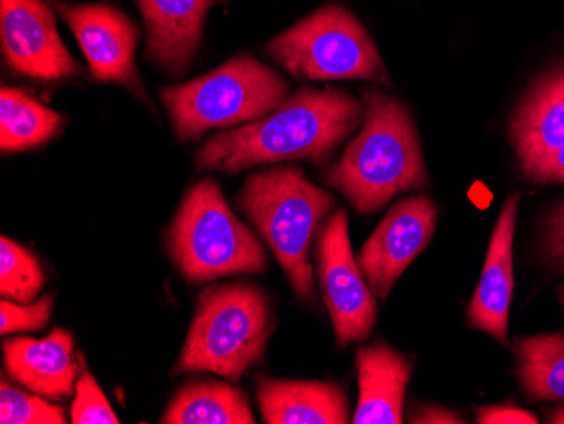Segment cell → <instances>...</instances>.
Wrapping results in <instances>:
<instances>
[{
    "mask_svg": "<svg viewBox=\"0 0 564 424\" xmlns=\"http://www.w3.org/2000/svg\"><path fill=\"white\" fill-rule=\"evenodd\" d=\"M362 113L345 91L303 88L264 119L208 139L196 163L230 173L288 160L323 163L358 128Z\"/></svg>",
    "mask_w": 564,
    "mask_h": 424,
    "instance_id": "6da1fadb",
    "label": "cell"
},
{
    "mask_svg": "<svg viewBox=\"0 0 564 424\" xmlns=\"http://www.w3.org/2000/svg\"><path fill=\"white\" fill-rule=\"evenodd\" d=\"M325 180L360 214L380 210L398 193L423 188V153L405 107L377 88L366 90L362 132Z\"/></svg>",
    "mask_w": 564,
    "mask_h": 424,
    "instance_id": "7a4b0ae2",
    "label": "cell"
},
{
    "mask_svg": "<svg viewBox=\"0 0 564 424\" xmlns=\"http://www.w3.org/2000/svg\"><path fill=\"white\" fill-rule=\"evenodd\" d=\"M239 208L261 233L303 302L315 300L310 251L333 196L313 185L300 167H272L252 174L240 193Z\"/></svg>",
    "mask_w": 564,
    "mask_h": 424,
    "instance_id": "3957f363",
    "label": "cell"
},
{
    "mask_svg": "<svg viewBox=\"0 0 564 424\" xmlns=\"http://www.w3.org/2000/svg\"><path fill=\"white\" fill-rule=\"evenodd\" d=\"M274 328V312L258 284L208 287L199 294L173 376L212 372L228 381H240L264 357Z\"/></svg>",
    "mask_w": 564,
    "mask_h": 424,
    "instance_id": "277c9868",
    "label": "cell"
},
{
    "mask_svg": "<svg viewBox=\"0 0 564 424\" xmlns=\"http://www.w3.org/2000/svg\"><path fill=\"white\" fill-rule=\"evenodd\" d=\"M167 246L174 264L192 283L261 274L268 268L258 237L234 215L214 180H203L186 193Z\"/></svg>",
    "mask_w": 564,
    "mask_h": 424,
    "instance_id": "5b68a950",
    "label": "cell"
},
{
    "mask_svg": "<svg viewBox=\"0 0 564 424\" xmlns=\"http://www.w3.org/2000/svg\"><path fill=\"white\" fill-rule=\"evenodd\" d=\"M290 85L269 66L239 56L188 84L164 88L161 98L174 132L192 141L210 129L253 122L286 102Z\"/></svg>",
    "mask_w": 564,
    "mask_h": 424,
    "instance_id": "8992f818",
    "label": "cell"
},
{
    "mask_svg": "<svg viewBox=\"0 0 564 424\" xmlns=\"http://www.w3.org/2000/svg\"><path fill=\"white\" fill-rule=\"evenodd\" d=\"M275 62L307 80H360L389 85L388 69L362 24L338 6H326L268 44Z\"/></svg>",
    "mask_w": 564,
    "mask_h": 424,
    "instance_id": "52a82bcc",
    "label": "cell"
},
{
    "mask_svg": "<svg viewBox=\"0 0 564 424\" xmlns=\"http://www.w3.org/2000/svg\"><path fill=\"white\" fill-rule=\"evenodd\" d=\"M316 268L338 345L367 340L377 318L376 297L351 251L347 211L329 217L319 232Z\"/></svg>",
    "mask_w": 564,
    "mask_h": 424,
    "instance_id": "ba28073f",
    "label": "cell"
},
{
    "mask_svg": "<svg viewBox=\"0 0 564 424\" xmlns=\"http://www.w3.org/2000/svg\"><path fill=\"white\" fill-rule=\"evenodd\" d=\"M436 224L438 208L426 195L401 199L380 221L357 256L377 300H388L409 264L430 246Z\"/></svg>",
    "mask_w": 564,
    "mask_h": 424,
    "instance_id": "9c48e42d",
    "label": "cell"
},
{
    "mask_svg": "<svg viewBox=\"0 0 564 424\" xmlns=\"http://www.w3.org/2000/svg\"><path fill=\"white\" fill-rule=\"evenodd\" d=\"M510 141L525 178L564 183V66L525 95L510 123Z\"/></svg>",
    "mask_w": 564,
    "mask_h": 424,
    "instance_id": "30bf717a",
    "label": "cell"
},
{
    "mask_svg": "<svg viewBox=\"0 0 564 424\" xmlns=\"http://www.w3.org/2000/svg\"><path fill=\"white\" fill-rule=\"evenodd\" d=\"M0 43L8 65L25 77L51 81L82 73L44 0H0Z\"/></svg>",
    "mask_w": 564,
    "mask_h": 424,
    "instance_id": "8fae6325",
    "label": "cell"
},
{
    "mask_svg": "<svg viewBox=\"0 0 564 424\" xmlns=\"http://www.w3.org/2000/svg\"><path fill=\"white\" fill-rule=\"evenodd\" d=\"M50 4L80 43L95 80L123 85L144 97L135 68L139 34L131 19L109 4H66L62 0H50Z\"/></svg>",
    "mask_w": 564,
    "mask_h": 424,
    "instance_id": "7c38bea8",
    "label": "cell"
},
{
    "mask_svg": "<svg viewBox=\"0 0 564 424\" xmlns=\"http://www.w3.org/2000/svg\"><path fill=\"white\" fill-rule=\"evenodd\" d=\"M519 198L510 195L494 227L489 252L481 269L477 290L467 306L471 327L509 345V313L514 294V236Z\"/></svg>",
    "mask_w": 564,
    "mask_h": 424,
    "instance_id": "4fadbf2b",
    "label": "cell"
},
{
    "mask_svg": "<svg viewBox=\"0 0 564 424\" xmlns=\"http://www.w3.org/2000/svg\"><path fill=\"white\" fill-rule=\"evenodd\" d=\"M4 366L12 381L41 398L63 401L73 394L80 376L82 357L75 359L69 331L56 328L43 340L11 338L4 341Z\"/></svg>",
    "mask_w": 564,
    "mask_h": 424,
    "instance_id": "5bb4252c",
    "label": "cell"
},
{
    "mask_svg": "<svg viewBox=\"0 0 564 424\" xmlns=\"http://www.w3.org/2000/svg\"><path fill=\"white\" fill-rule=\"evenodd\" d=\"M139 8L148 30L149 58L180 77L198 52L208 0H139Z\"/></svg>",
    "mask_w": 564,
    "mask_h": 424,
    "instance_id": "9a60e30c",
    "label": "cell"
},
{
    "mask_svg": "<svg viewBox=\"0 0 564 424\" xmlns=\"http://www.w3.org/2000/svg\"><path fill=\"white\" fill-rule=\"evenodd\" d=\"M358 403L355 424H401L404 395L413 366L388 345L376 344L357 352Z\"/></svg>",
    "mask_w": 564,
    "mask_h": 424,
    "instance_id": "2e32d148",
    "label": "cell"
},
{
    "mask_svg": "<svg viewBox=\"0 0 564 424\" xmlns=\"http://www.w3.org/2000/svg\"><path fill=\"white\" fill-rule=\"evenodd\" d=\"M258 403L268 424H345L348 401L340 385L261 379Z\"/></svg>",
    "mask_w": 564,
    "mask_h": 424,
    "instance_id": "e0dca14e",
    "label": "cell"
},
{
    "mask_svg": "<svg viewBox=\"0 0 564 424\" xmlns=\"http://www.w3.org/2000/svg\"><path fill=\"white\" fill-rule=\"evenodd\" d=\"M164 424H253L252 411L240 389L220 381L189 382L177 391Z\"/></svg>",
    "mask_w": 564,
    "mask_h": 424,
    "instance_id": "ac0fdd59",
    "label": "cell"
},
{
    "mask_svg": "<svg viewBox=\"0 0 564 424\" xmlns=\"http://www.w3.org/2000/svg\"><path fill=\"white\" fill-rule=\"evenodd\" d=\"M63 117L18 88L0 91V149L21 153L58 134Z\"/></svg>",
    "mask_w": 564,
    "mask_h": 424,
    "instance_id": "d6986e66",
    "label": "cell"
},
{
    "mask_svg": "<svg viewBox=\"0 0 564 424\" xmlns=\"http://www.w3.org/2000/svg\"><path fill=\"white\" fill-rule=\"evenodd\" d=\"M518 378L531 401H564V335H532L514 345Z\"/></svg>",
    "mask_w": 564,
    "mask_h": 424,
    "instance_id": "ffe728a7",
    "label": "cell"
},
{
    "mask_svg": "<svg viewBox=\"0 0 564 424\" xmlns=\"http://www.w3.org/2000/svg\"><path fill=\"white\" fill-rule=\"evenodd\" d=\"M44 286V272L37 259L14 240H0V294L21 305H30Z\"/></svg>",
    "mask_w": 564,
    "mask_h": 424,
    "instance_id": "44dd1931",
    "label": "cell"
},
{
    "mask_svg": "<svg viewBox=\"0 0 564 424\" xmlns=\"http://www.w3.org/2000/svg\"><path fill=\"white\" fill-rule=\"evenodd\" d=\"M0 423L2 424H65V411L55 404L46 403L41 395L28 394L0 382Z\"/></svg>",
    "mask_w": 564,
    "mask_h": 424,
    "instance_id": "7402d4cb",
    "label": "cell"
},
{
    "mask_svg": "<svg viewBox=\"0 0 564 424\" xmlns=\"http://www.w3.org/2000/svg\"><path fill=\"white\" fill-rule=\"evenodd\" d=\"M72 423L75 424H117L119 417L113 413L106 394L98 388L90 370L82 360L80 376L76 381L75 401L72 406Z\"/></svg>",
    "mask_w": 564,
    "mask_h": 424,
    "instance_id": "603a6c76",
    "label": "cell"
},
{
    "mask_svg": "<svg viewBox=\"0 0 564 424\" xmlns=\"http://www.w3.org/2000/svg\"><path fill=\"white\" fill-rule=\"evenodd\" d=\"M53 306H55L53 294H46L40 302L30 303V305H21V303L15 305L4 297L0 302V334L43 330L50 323Z\"/></svg>",
    "mask_w": 564,
    "mask_h": 424,
    "instance_id": "cb8c5ba5",
    "label": "cell"
},
{
    "mask_svg": "<svg viewBox=\"0 0 564 424\" xmlns=\"http://www.w3.org/2000/svg\"><path fill=\"white\" fill-rule=\"evenodd\" d=\"M543 252L554 265L564 269V202L543 220Z\"/></svg>",
    "mask_w": 564,
    "mask_h": 424,
    "instance_id": "d4e9b609",
    "label": "cell"
},
{
    "mask_svg": "<svg viewBox=\"0 0 564 424\" xmlns=\"http://www.w3.org/2000/svg\"><path fill=\"white\" fill-rule=\"evenodd\" d=\"M477 421L480 424H538L540 420L531 411L522 407L499 404V406H485L477 411Z\"/></svg>",
    "mask_w": 564,
    "mask_h": 424,
    "instance_id": "484cf974",
    "label": "cell"
},
{
    "mask_svg": "<svg viewBox=\"0 0 564 424\" xmlns=\"http://www.w3.org/2000/svg\"><path fill=\"white\" fill-rule=\"evenodd\" d=\"M414 424H465L467 421L453 411L440 406H420L409 416Z\"/></svg>",
    "mask_w": 564,
    "mask_h": 424,
    "instance_id": "4316f807",
    "label": "cell"
},
{
    "mask_svg": "<svg viewBox=\"0 0 564 424\" xmlns=\"http://www.w3.org/2000/svg\"><path fill=\"white\" fill-rule=\"evenodd\" d=\"M547 423L551 424H564V406L556 407V410L550 411L546 414Z\"/></svg>",
    "mask_w": 564,
    "mask_h": 424,
    "instance_id": "83f0119b",
    "label": "cell"
},
{
    "mask_svg": "<svg viewBox=\"0 0 564 424\" xmlns=\"http://www.w3.org/2000/svg\"><path fill=\"white\" fill-rule=\"evenodd\" d=\"M560 302H561V305H563V308H564V284H563V286H560Z\"/></svg>",
    "mask_w": 564,
    "mask_h": 424,
    "instance_id": "f1b7e54d",
    "label": "cell"
}]
</instances>
